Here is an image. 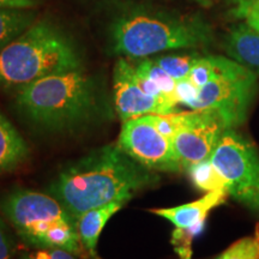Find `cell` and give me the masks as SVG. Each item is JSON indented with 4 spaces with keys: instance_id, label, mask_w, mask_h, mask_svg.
<instances>
[{
    "instance_id": "30",
    "label": "cell",
    "mask_w": 259,
    "mask_h": 259,
    "mask_svg": "<svg viewBox=\"0 0 259 259\" xmlns=\"http://www.w3.org/2000/svg\"><path fill=\"white\" fill-rule=\"evenodd\" d=\"M191 2L197 3V4L200 6H204V8H209V6H211L216 0H191Z\"/></svg>"
},
{
    "instance_id": "18",
    "label": "cell",
    "mask_w": 259,
    "mask_h": 259,
    "mask_svg": "<svg viewBox=\"0 0 259 259\" xmlns=\"http://www.w3.org/2000/svg\"><path fill=\"white\" fill-rule=\"evenodd\" d=\"M199 57L200 54L198 53L169 54V56L156 57L154 58V60L174 79L181 80L187 78L191 69Z\"/></svg>"
},
{
    "instance_id": "11",
    "label": "cell",
    "mask_w": 259,
    "mask_h": 259,
    "mask_svg": "<svg viewBox=\"0 0 259 259\" xmlns=\"http://www.w3.org/2000/svg\"><path fill=\"white\" fill-rule=\"evenodd\" d=\"M228 194L227 190L211 191V192H206L205 196L194 202L174 206V208L151 209L150 212L170 221L176 226V228H187V227L205 221L206 216L213 208L226 202Z\"/></svg>"
},
{
    "instance_id": "31",
    "label": "cell",
    "mask_w": 259,
    "mask_h": 259,
    "mask_svg": "<svg viewBox=\"0 0 259 259\" xmlns=\"http://www.w3.org/2000/svg\"><path fill=\"white\" fill-rule=\"evenodd\" d=\"M94 259H100V258H97V257H96V255H95V257H94Z\"/></svg>"
},
{
    "instance_id": "6",
    "label": "cell",
    "mask_w": 259,
    "mask_h": 259,
    "mask_svg": "<svg viewBox=\"0 0 259 259\" xmlns=\"http://www.w3.org/2000/svg\"><path fill=\"white\" fill-rule=\"evenodd\" d=\"M258 77L231 58H221L218 73L199 88L198 96L186 107L192 111L216 109L229 128L241 125L257 92Z\"/></svg>"
},
{
    "instance_id": "17",
    "label": "cell",
    "mask_w": 259,
    "mask_h": 259,
    "mask_svg": "<svg viewBox=\"0 0 259 259\" xmlns=\"http://www.w3.org/2000/svg\"><path fill=\"white\" fill-rule=\"evenodd\" d=\"M135 69L137 70L139 73L144 74L148 78H150L153 82L156 83L158 88L162 90V93L164 94V96H166L167 99H169L170 101L179 105L176 99L177 80L171 76H169V74L162 69L161 66H158L156 61L154 59L144 58L143 60H141L139 63L135 65Z\"/></svg>"
},
{
    "instance_id": "8",
    "label": "cell",
    "mask_w": 259,
    "mask_h": 259,
    "mask_svg": "<svg viewBox=\"0 0 259 259\" xmlns=\"http://www.w3.org/2000/svg\"><path fill=\"white\" fill-rule=\"evenodd\" d=\"M116 144L126 155L150 170L171 173L184 170L170 139L162 136L147 115L124 121Z\"/></svg>"
},
{
    "instance_id": "26",
    "label": "cell",
    "mask_w": 259,
    "mask_h": 259,
    "mask_svg": "<svg viewBox=\"0 0 259 259\" xmlns=\"http://www.w3.org/2000/svg\"><path fill=\"white\" fill-rule=\"evenodd\" d=\"M15 245L12 236L6 228L4 221L0 219V259H14Z\"/></svg>"
},
{
    "instance_id": "24",
    "label": "cell",
    "mask_w": 259,
    "mask_h": 259,
    "mask_svg": "<svg viewBox=\"0 0 259 259\" xmlns=\"http://www.w3.org/2000/svg\"><path fill=\"white\" fill-rule=\"evenodd\" d=\"M21 259H77L76 254L63 248H37L31 253L23 254Z\"/></svg>"
},
{
    "instance_id": "3",
    "label": "cell",
    "mask_w": 259,
    "mask_h": 259,
    "mask_svg": "<svg viewBox=\"0 0 259 259\" xmlns=\"http://www.w3.org/2000/svg\"><path fill=\"white\" fill-rule=\"evenodd\" d=\"M16 107L47 132H72L93 122L100 111L95 82L83 69L45 77L16 93Z\"/></svg>"
},
{
    "instance_id": "19",
    "label": "cell",
    "mask_w": 259,
    "mask_h": 259,
    "mask_svg": "<svg viewBox=\"0 0 259 259\" xmlns=\"http://www.w3.org/2000/svg\"><path fill=\"white\" fill-rule=\"evenodd\" d=\"M221 58L220 56H200L191 69L187 78L196 87L202 88L218 73Z\"/></svg>"
},
{
    "instance_id": "2",
    "label": "cell",
    "mask_w": 259,
    "mask_h": 259,
    "mask_svg": "<svg viewBox=\"0 0 259 259\" xmlns=\"http://www.w3.org/2000/svg\"><path fill=\"white\" fill-rule=\"evenodd\" d=\"M113 54L144 59L163 51L209 46L211 24L199 15H178L158 10L128 9L109 27Z\"/></svg>"
},
{
    "instance_id": "15",
    "label": "cell",
    "mask_w": 259,
    "mask_h": 259,
    "mask_svg": "<svg viewBox=\"0 0 259 259\" xmlns=\"http://www.w3.org/2000/svg\"><path fill=\"white\" fill-rule=\"evenodd\" d=\"M31 10L0 9V50L36 21Z\"/></svg>"
},
{
    "instance_id": "29",
    "label": "cell",
    "mask_w": 259,
    "mask_h": 259,
    "mask_svg": "<svg viewBox=\"0 0 259 259\" xmlns=\"http://www.w3.org/2000/svg\"><path fill=\"white\" fill-rule=\"evenodd\" d=\"M233 9H259V0H236V4Z\"/></svg>"
},
{
    "instance_id": "4",
    "label": "cell",
    "mask_w": 259,
    "mask_h": 259,
    "mask_svg": "<svg viewBox=\"0 0 259 259\" xmlns=\"http://www.w3.org/2000/svg\"><path fill=\"white\" fill-rule=\"evenodd\" d=\"M83 69L78 47L47 19L30 27L0 50V90L15 92L66 71Z\"/></svg>"
},
{
    "instance_id": "23",
    "label": "cell",
    "mask_w": 259,
    "mask_h": 259,
    "mask_svg": "<svg viewBox=\"0 0 259 259\" xmlns=\"http://www.w3.org/2000/svg\"><path fill=\"white\" fill-rule=\"evenodd\" d=\"M199 88L191 82L189 78L177 80L176 87V99L178 103L187 106L191 101H193L198 96Z\"/></svg>"
},
{
    "instance_id": "7",
    "label": "cell",
    "mask_w": 259,
    "mask_h": 259,
    "mask_svg": "<svg viewBox=\"0 0 259 259\" xmlns=\"http://www.w3.org/2000/svg\"><path fill=\"white\" fill-rule=\"evenodd\" d=\"M210 161L233 198L259 210V154L254 145L235 128H227Z\"/></svg>"
},
{
    "instance_id": "28",
    "label": "cell",
    "mask_w": 259,
    "mask_h": 259,
    "mask_svg": "<svg viewBox=\"0 0 259 259\" xmlns=\"http://www.w3.org/2000/svg\"><path fill=\"white\" fill-rule=\"evenodd\" d=\"M37 5V0H0V9L32 10Z\"/></svg>"
},
{
    "instance_id": "10",
    "label": "cell",
    "mask_w": 259,
    "mask_h": 259,
    "mask_svg": "<svg viewBox=\"0 0 259 259\" xmlns=\"http://www.w3.org/2000/svg\"><path fill=\"white\" fill-rule=\"evenodd\" d=\"M114 105L118 116L124 122L128 119L148 114L176 113V103L143 93L134 79V64L127 58L116 61L113 71Z\"/></svg>"
},
{
    "instance_id": "5",
    "label": "cell",
    "mask_w": 259,
    "mask_h": 259,
    "mask_svg": "<svg viewBox=\"0 0 259 259\" xmlns=\"http://www.w3.org/2000/svg\"><path fill=\"white\" fill-rule=\"evenodd\" d=\"M0 210L22 240L35 248H63L84 253L77 220L59 200L47 193L17 189L0 200Z\"/></svg>"
},
{
    "instance_id": "25",
    "label": "cell",
    "mask_w": 259,
    "mask_h": 259,
    "mask_svg": "<svg viewBox=\"0 0 259 259\" xmlns=\"http://www.w3.org/2000/svg\"><path fill=\"white\" fill-rule=\"evenodd\" d=\"M134 79H135V82L137 83V85L139 87V88H141L142 92L147 94V95L157 97V99H166V100H168V101H170L169 99H167V97L164 96V94L162 93V90L160 88H158V85L156 83L153 82L150 78H148V77L144 76V74L139 73L138 71L135 69V65H134ZM170 102H173V101H170Z\"/></svg>"
},
{
    "instance_id": "27",
    "label": "cell",
    "mask_w": 259,
    "mask_h": 259,
    "mask_svg": "<svg viewBox=\"0 0 259 259\" xmlns=\"http://www.w3.org/2000/svg\"><path fill=\"white\" fill-rule=\"evenodd\" d=\"M231 15L238 19H244L245 23L259 31V9H232Z\"/></svg>"
},
{
    "instance_id": "1",
    "label": "cell",
    "mask_w": 259,
    "mask_h": 259,
    "mask_svg": "<svg viewBox=\"0 0 259 259\" xmlns=\"http://www.w3.org/2000/svg\"><path fill=\"white\" fill-rule=\"evenodd\" d=\"M148 169L126 155L118 144H107L69 164L48 186L74 219L90 209L114 200L134 198L139 191L160 181Z\"/></svg>"
},
{
    "instance_id": "13",
    "label": "cell",
    "mask_w": 259,
    "mask_h": 259,
    "mask_svg": "<svg viewBox=\"0 0 259 259\" xmlns=\"http://www.w3.org/2000/svg\"><path fill=\"white\" fill-rule=\"evenodd\" d=\"M126 203H127L126 200H114V202L105 204V205L90 209L77 219V229H78L80 242H82L84 250L93 257L96 255L97 241H99L100 234L105 228L106 223Z\"/></svg>"
},
{
    "instance_id": "12",
    "label": "cell",
    "mask_w": 259,
    "mask_h": 259,
    "mask_svg": "<svg viewBox=\"0 0 259 259\" xmlns=\"http://www.w3.org/2000/svg\"><path fill=\"white\" fill-rule=\"evenodd\" d=\"M226 53L232 60L250 70L259 78V31L247 23L231 28L223 41Z\"/></svg>"
},
{
    "instance_id": "16",
    "label": "cell",
    "mask_w": 259,
    "mask_h": 259,
    "mask_svg": "<svg viewBox=\"0 0 259 259\" xmlns=\"http://www.w3.org/2000/svg\"><path fill=\"white\" fill-rule=\"evenodd\" d=\"M189 177L193 185L199 190L211 192L216 190H227V183L218 169L213 167L211 161L205 160L191 166L187 169Z\"/></svg>"
},
{
    "instance_id": "21",
    "label": "cell",
    "mask_w": 259,
    "mask_h": 259,
    "mask_svg": "<svg viewBox=\"0 0 259 259\" xmlns=\"http://www.w3.org/2000/svg\"><path fill=\"white\" fill-rule=\"evenodd\" d=\"M204 226H205V221L187 227V228H176L171 236V244L174 245L181 259H191V254H192L191 245H192L193 239L203 232Z\"/></svg>"
},
{
    "instance_id": "9",
    "label": "cell",
    "mask_w": 259,
    "mask_h": 259,
    "mask_svg": "<svg viewBox=\"0 0 259 259\" xmlns=\"http://www.w3.org/2000/svg\"><path fill=\"white\" fill-rule=\"evenodd\" d=\"M227 128L225 118L216 109L184 112L183 125L171 138L183 169L209 160Z\"/></svg>"
},
{
    "instance_id": "14",
    "label": "cell",
    "mask_w": 259,
    "mask_h": 259,
    "mask_svg": "<svg viewBox=\"0 0 259 259\" xmlns=\"http://www.w3.org/2000/svg\"><path fill=\"white\" fill-rule=\"evenodd\" d=\"M29 155L27 142L0 112V173L17 169L28 160Z\"/></svg>"
},
{
    "instance_id": "22",
    "label": "cell",
    "mask_w": 259,
    "mask_h": 259,
    "mask_svg": "<svg viewBox=\"0 0 259 259\" xmlns=\"http://www.w3.org/2000/svg\"><path fill=\"white\" fill-rule=\"evenodd\" d=\"M149 121L155 126V128L164 137L170 139L174 137L178 130L181 127L184 120L183 113H170V114H148Z\"/></svg>"
},
{
    "instance_id": "20",
    "label": "cell",
    "mask_w": 259,
    "mask_h": 259,
    "mask_svg": "<svg viewBox=\"0 0 259 259\" xmlns=\"http://www.w3.org/2000/svg\"><path fill=\"white\" fill-rule=\"evenodd\" d=\"M218 259H259V226L253 235L236 241Z\"/></svg>"
}]
</instances>
